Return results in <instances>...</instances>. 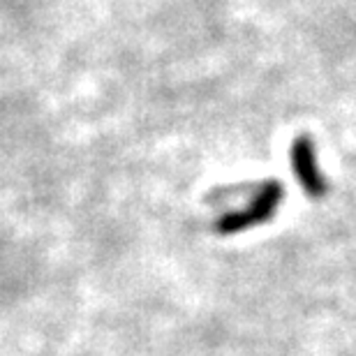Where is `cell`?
Segmentation results:
<instances>
[{"label": "cell", "instance_id": "cell-2", "mask_svg": "<svg viewBox=\"0 0 356 356\" xmlns=\"http://www.w3.org/2000/svg\"><path fill=\"white\" fill-rule=\"evenodd\" d=\"M291 169L298 178V185L308 192L312 199L326 195V178L317 167L315 144L310 137H296L291 144Z\"/></svg>", "mask_w": 356, "mask_h": 356}, {"label": "cell", "instance_id": "cell-1", "mask_svg": "<svg viewBox=\"0 0 356 356\" xmlns=\"http://www.w3.org/2000/svg\"><path fill=\"white\" fill-rule=\"evenodd\" d=\"M282 195H284V190L280 183L266 181L254 192V197L250 199V204H248L243 211H234L222 216L218 220L216 229L220 234H236V232L250 229L254 225L268 222V220L273 218V213L277 211V206H280Z\"/></svg>", "mask_w": 356, "mask_h": 356}]
</instances>
